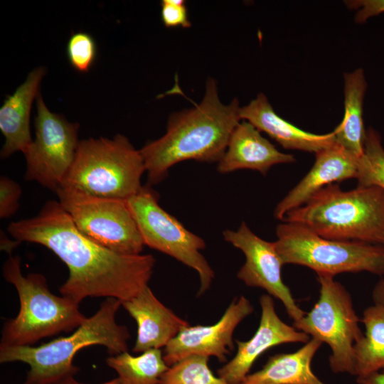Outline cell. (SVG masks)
I'll return each mask as SVG.
<instances>
[{"mask_svg": "<svg viewBox=\"0 0 384 384\" xmlns=\"http://www.w3.org/2000/svg\"><path fill=\"white\" fill-rule=\"evenodd\" d=\"M8 233L16 240L41 245L68 267L59 292L80 304L87 297L127 301L148 286L156 259L150 254L124 255L90 240L75 225L59 201L49 200L33 218L14 221Z\"/></svg>", "mask_w": 384, "mask_h": 384, "instance_id": "1", "label": "cell"}, {"mask_svg": "<svg viewBox=\"0 0 384 384\" xmlns=\"http://www.w3.org/2000/svg\"><path fill=\"white\" fill-rule=\"evenodd\" d=\"M239 101L223 104L216 82L208 78L205 95L194 107L172 113L166 132L139 151L143 157L148 185L157 184L167 176L175 164L186 161L218 162L230 135L241 121Z\"/></svg>", "mask_w": 384, "mask_h": 384, "instance_id": "2", "label": "cell"}, {"mask_svg": "<svg viewBox=\"0 0 384 384\" xmlns=\"http://www.w3.org/2000/svg\"><path fill=\"white\" fill-rule=\"evenodd\" d=\"M121 305L117 299L107 298L96 313L86 317L70 335L40 346H0V363L28 364L24 384H51L79 371L73 361L81 348L100 345L106 347L111 356L127 351L130 334L125 326L115 320Z\"/></svg>", "mask_w": 384, "mask_h": 384, "instance_id": "3", "label": "cell"}, {"mask_svg": "<svg viewBox=\"0 0 384 384\" xmlns=\"http://www.w3.org/2000/svg\"><path fill=\"white\" fill-rule=\"evenodd\" d=\"M282 221L330 240L384 245V189L358 186L344 191L331 183L288 212Z\"/></svg>", "mask_w": 384, "mask_h": 384, "instance_id": "4", "label": "cell"}, {"mask_svg": "<svg viewBox=\"0 0 384 384\" xmlns=\"http://www.w3.org/2000/svg\"><path fill=\"white\" fill-rule=\"evenodd\" d=\"M2 273L16 288L20 309L15 318L4 324L0 346H33L42 338L74 331L86 319L78 303L50 291L43 274L23 276L19 256L9 255Z\"/></svg>", "mask_w": 384, "mask_h": 384, "instance_id": "5", "label": "cell"}, {"mask_svg": "<svg viewBox=\"0 0 384 384\" xmlns=\"http://www.w3.org/2000/svg\"><path fill=\"white\" fill-rule=\"evenodd\" d=\"M144 161L124 135L80 140L62 188L127 201L142 188Z\"/></svg>", "mask_w": 384, "mask_h": 384, "instance_id": "6", "label": "cell"}, {"mask_svg": "<svg viewBox=\"0 0 384 384\" xmlns=\"http://www.w3.org/2000/svg\"><path fill=\"white\" fill-rule=\"evenodd\" d=\"M276 235L274 245L283 265L304 266L317 275L361 272L384 275V245L330 240L287 222L277 225Z\"/></svg>", "mask_w": 384, "mask_h": 384, "instance_id": "7", "label": "cell"}, {"mask_svg": "<svg viewBox=\"0 0 384 384\" xmlns=\"http://www.w3.org/2000/svg\"><path fill=\"white\" fill-rule=\"evenodd\" d=\"M334 277L319 274V298L314 307L292 326L331 348L329 366L335 373L354 375V346L363 334L351 294Z\"/></svg>", "mask_w": 384, "mask_h": 384, "instance_id": "8", "label": "cell"}, {"mask_svg": "<svg viewBox=\"0 0 384 384\" xmlns=\"http://www.w3.org/2000/svg\"><path fill=\"white\" fill-rule=\"evenodd\" d=\"M144 245L172 257L193 269L200 278L198 295L209 289L214 272L201 251L206 242L187 230L159 203V196L149 185L143 186L126 201Z\"/></svg>", "mask_w": 384, "mask_h": 384, "instance_id": "9", "label": "cell"}, {"mask_svg": "<svg viewBox=\"0 0 384 384\" xmlns=\"http://www.w3.org/2000/svg\"><path fill=\"white\" fill-rule=\"evenodd\" d=\"M55 193L76 228L86 237L120 254H141L144 243L126 201L62 188Z\"/></svg>", "mask_w": 384, "mask_h": 384, "instance_id": "10", "label": "cell"}, {"mask_svg": "<svg viewBox=\"0 0 384 384\" xmlns=\"http://www.w3.org/2000/svg\"><path fill=\"white\" fill-rule=\"evenodd\" d=\"M35 139L23 153L24 178L56 192L73 163L80 141L79 124L51 112L41 95L36 97Z\"/></svg>", "mask_w": 384, "mask_h": 384, "instance_id": "11", "label": "cell"}, {"mask_svg": "<svg viewBox=\"0 0 384 384\" xmlns=\"http://www.w3.org/2000/svg\"><path fill=\"white\" fill-rule=\"evenodd\" d=\"M223 236L245 256V262L238 272L237 277L247 286L260 287L281 301L293 321L301 319L306 312L297 304L289 288L282 279L283 264L274 242L262 239L245 222L236 230H224Z\"/></svg>", "mask_w": 384, "mask_h": 384, "instance_id": "12", "label": "cell"}, {"mask_svg": "<svg viewBox=\"0 0 384 384\" xmlns=\"http://www.w3.org/2000/svg\"><path fill=\"white\" fill-rule=\"evenodd\" d=\"M253 312L245 297L232 301L214 324L188 326L182 329L164 348V358L169 366L193 355L215 356L225 362L234 349L233 333L237 326Z\"/></svg>", "mask_w": 384, "mask_h": 384, "instance_id": "13", "label": "cell"}, {"mask_svg": "<svg viewBox=\"0 0 384 384\" xmlns=\"http://www.w3.org/2000/svg\"><path fill=\"white\" fill-rule=\"evenodd\" d=\"M261 317L253 336L247 341H237L235 356L217 370L228 384H240L253 363L267 350L286 343H307L310 336L284 323L277 314L271 296L260 298Z\"/></svg>", "mask_w": 384, "mask_h": 384, "instance_id": "14", "label": "cell"}, {"mask_svg": "<svg viewBox=\"0 0 384 384\" xmlns=\"http://www.w3.org/2000/svg\"><path fill=\"white\" fill-rule=\"evenodd\" d=\"M315 155L310 171L277 205L274 211L277 219L282 220L288 212L305 204L324 187L356 178L358 158L336 142Z\"/></svg>", "mask_w": 384, "mask_h": 384, "instance_id": "15", "label": "cell"}, {"mask_svg": "<svg viewBox=\"0 0 384 384\" xmlns=\"http://www.w3.org/2000/svg\"><path fill=\"white\" fill-rule=\"evenodd\" d=\"M122 306L135 320L137 338L133 352L165 347L189 323L163 304L146 286Z\"/></svg>", "mask_w": 384, "mask_h": 384, "instance_id": "16", "label": "cell"}, {"mask_svg": "<svg viewBox=\"0 0 384 384\" xmlns=\"http://www.w3.org/2000/svg\"><path fill=\"white\" fill-rule=\"evenodd\" d=\"M295 161L294 155L279 151L254 125L242 120L233 131L217 170L228 174L250 169L265 176L274 165Z\"/></svg>", "mask_w": 384, "mask_h": 384, "instance_id": "17", "label": "cell"}, {"mask_svg": "<svg viewBox=\"0 0 384 384\" xmlns=\"http://www.w3.org/2000/svg\"><path fill=\"white\" fill-rule=\"evenodd\" d=\"M239 115L241 120L249 122L284 149L316 154L336 142L333 132L324 134L309 133L281 117L263 93H259L248 105L240 107Z\"/></svg>", "mask_w": 384, "mask_h": 384, "instance_id": "18", "label": "cell"}, {"mask_svg": "<svg viewBox=\"0 0 384 384\" xmlns=\"http://www.w3.org/2000/svg\"><path fill=\"white\" fill-rule=\"evenodd\" d=\"M46 72L41 66L33 69L1 107L0 130L5 137L1 151V159L8 158L16 151L23 154L31 144L30 113Z\"/></svg>", "mask_w": 384, "mask_h": 384, "instance_id": "19", "label": "cell"}, {"mask_svg": "<svg viewBox=\"0 0 384 384\" xmlns=\"http://www.w3.org/2000/svg\"><path fill=\"white\" fill-rule=\"evenodd\" d=\"M321 343L311 338L293 353L271 356L262 369L248 374L240 384H324L311 369Z\"/></svg>", "mask_w": 384, "mask_h": 384, "instance_id": "20", "label": "cell"}, {"mask_svg": "<svg viewBox=\"0 0 384 384\" xmlns=\"http://www.w3.org/2000/svg\"><path fill=\"white\" fill-rule=\"evenodd\" d=\"M366 88L363 69L344 74V114L333 131L336 143L358 159L363 153L366 131L363 119Z\"/></svg>", "mask_w": 384, "mask_h": 384, "instance_id": "21", "label": "cell"}, {"mask_svg": "<svg viewBox=\"0 0 384 384\" xmlns=\"http://www.w3.org/2000/svg\"><path fill=\"white\" fill-rule=\"evenodd\" d=\"M366 334L354 346V375L384 370V305L374 304L363 312Z\"/></svg>", "mask_w": 384, "mask_h": 384, "instance_id": "22", "label": "cell"}, {"mask_svg": "<svg viewBox=\"0 0 384 384\" xmlns=\"http://www.w3.org/2000/svg\"><path fill=\"white\" fill-rule=\"evenodd\" d=\"M107 365L114 370L124 384H159L169 368L160 349L152 348L132 356L127 351L111 356Z\"/></svg>", "mask_w": 384, "mask_h": 384, "instance_id": "23", "label": "cell"}, {"mask_svg": "<svg viewBox=\"0 0 384 384\" xmlns=\"http://www.w3.org/2000/svg\"><path fill=\"white\" fill-rule=\"evenodd\" d=\"M356 178L358 186H375L384 189V148L380 135L373 128L366 131Z\"/></svg>", "mask_w": 384, "mask_h": 384, "instance_id": "24", "label": "cell"}, {"mask_svg": "<svg viewBox=\"0 0 384 384\" xmlns=\"http://www.w3.org/2000/svg\"><path fill=\"white\" fill-rule=\"evenodd\" d=\"M208 360L198 355L184 358L169 367L159 384H228L213 373Z\"/></svg>", "mask_w": 384, "mask_h": 384, "instance_id": "25", "label": "cell"}, {"mask_svg": "<svg viewBox=\"0 0 384 384\" xmlns=\"http://www.w3.org/2000/svg\"><path fill=\"white\" fill-rule=\"evenodd\" d=\"M66 52L72 67L80 73H87L97 56L96 42L89 33L77 32L70 37Z\"/></svg>", "mask_w": 384, "mask_h": 384, "instance_id": "26", "label": "cell"}, {"mask_svg": "<svg viewBox=\"0 0 384 384\" xmlns=\"http://www.w3.org/2000/svg\"><path fill=\"white\" fill-rule=\"evenodd\" d=\"M21 186L11 178L0 177V218H7L16 214L20 207Z\"/></svg>", "mask_w": 384, "mask_h": 384, "instance_id": "27", "label": "cell"}, {"mask_svg": "<svg viewBox=\"0 0 384 384\" xmlns=\"http://www.w3.org/2000/svg\"><path fill=\"white\" fill-rule=\"evenodd\" d=\"M161 17L167 28L191 27L186 3L183 0H163L161 3Z\"/></svg>", "mask_w": 384, "mask_h": 384, "instance_id": "28", "label": "cell"}, {"mask_svg": "<svg viewBox=\"0 0 384 384\" xmlns=\"http://www.w3.org/2000/svg\"><path fill=\"white\" fill-rule=\"evenodd\" d=\"M350 9H358L355 20L365 23L369 18L384 12V0H356L345 1Z\"/></svg>", "mask_w": 384, "mask_h": 384, "instance_id": "29", "label": "cell"}, {"mask_svg": "<svg viewBox=\"0 0 384 384\" xmlns=\"http://www.w3.org/2000/svg\"><path fill=\"white\" fill-rule=\"evenodd\" d=\"M358 384H384V370L357 377Z\"/></svg>", "mask_w": 384, "mask_h": 384, "instance_id": "30", "label": "cell"}, {"mask_svg": "<svg viewBox=\"0 0 384 384\" xmlns=\"http://www.w3.org/2000/svg\"><path fill=\"white\" fill-rule=\"evenodd\" d=\"M21 242L16 240L14 241L11 240L7 238L4 232H1V250L6 251L9 255H12L13 250Z\"/></svg>", "mask_w": 384, "mask_h": 384, "instance_id": "31", "label": "cell"}, {"mask_svg": "<svg viewBox=\"0 0 384 384\" xmlns=\"http://www.w3.org/2000/svg\"><path fill=\"white\" fill-rule=\"evenodd\" d=\"M374 304L384 305V277L375 285L373 292Z\"/></svg>", "mask_w": 384, "mask_h": 384, "instance_id": "32", "label": "cell"}, {"mask_svg": "<svg viewBox=\"0 0 384 384\" xmlns=\"http://www.w3.org/2000/svg\"><path fill=\"white\" fill-rule=\"evenodd\" d=\"M51 384H85V383L78 381L75 378V375H69L55 383H53ZM100 384H124V383L117 377L114 379L110 380L109 381H107Z\"/></svg>", "mask_w": 384, "mask_h": 384, "instance_id": "33", "label": "cell"}]
</instances>
